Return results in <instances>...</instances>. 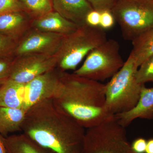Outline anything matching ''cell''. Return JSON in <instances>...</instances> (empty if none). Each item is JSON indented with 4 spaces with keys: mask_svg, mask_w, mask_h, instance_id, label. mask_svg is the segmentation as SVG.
Wrapping results in <instances>:
<instances>
[{
    "mask_svg": "<svg viewBox=\"0 0 153 153\" xmlns=\"http://www.w3.org/2000/svg\"><path fill=\"white\" fill-rule=\"evenodd\" d=\"M93 9L101 12L104 10L111 11L116 0H87Z\"/></svg>",
    "mask_w": 153,
    "mask_h": 153,
    "instance_id": "603a6c76",
    "label": "cell"
},
{
    "mask_svg": "<svg viewBox=\"0 0 153 153\" xmlns=\"http://www.w3.org/2000/svg\"><path fill=\"white\" fill-rule=\"evenodd\" d=\"M64 36L30 29L17 43L15 53L18 56L33 54L54 55L57 52Z\"/></svg>",
    "mask_w": 153,
    "mask_h": 153,
    "instance_id": "30bf717a",
    "label": "cell"
},
{
    "mask_svg": "<svg viewBox=\"0 0 153 153\" xmlns=\"http://www.w3.org/2000/svg\"><path fill=\"white\" fill-rule=\"evenodd\" d=\"M17 43L13 38L0 33V58L15 53Z\"/></svg>",
    "mask_w": 153,
    "mask_h": 153,
    "instance_id": "44dd1931",
    "label": "cell"
},
{
    "mask_svg": "<svg viewBox=\"0 0 153 153\" xmlns=\"http://www.w3.org/2000/svg\"><path fill=\"white\" fill-rule=\"evenodd\" d=\"M138 68L130 54L123 67L105 84V107L113 115L129 111L137 103L145 85L137 81Z\"/></svg>",
    "mask_w": 153,
    "mask_h": 153,
    "instance_id": "3957f363",
    "label": "cell"
},
{
    "mask_svg": "<svg viewBox=\"0 0 153 153\" xmlns=\"http://www.w3.org/2000/svg\"><path fill=\"white\" fill-rule=\"evenodd\" d=\"M115 116L125 127L137 118L153 119V87L148 88L143 85L136 105L128 111Z\"/></svg>",
    "mask_w": 153,
    "mask_h": 153,
    "instance_id": "7c38bea8",
    "label": "cell"
},
{
    "mask_svg": "<svg viewBox=\"0 0 153 153\" xmlns=\"http://www.w3.org/2000/svg\"><path fill=\"white\" fill-rule=\"evenodd\" d=\"M115 19L111 11L104 10L100 12L99 27L103 30H108L113 27Z\"/></svg>",
    "mask_w": 153,
    "mask_h": 153,
    "instance_id": "cb8c5ba5",
    "label": "cell"
},
{
    "mask_svg": "<svg viewBox=\"0 0 153 153\" xmlns=\"http://www.w3.org/2000/svg\"><path fill=\"white\" fill-rule=\"evenodd\" d=\"M27 111L23 108L0 106V134L6 137L11 133L22 131Z\"/></svg>",
    "mask_w": 153,
    "mask_h": 153,
    "instance_id": "e0dca14e",
    "label": "cell"
},
{
    "mask_svg": "<svg viewBox=\"0 0 153 153\" xmlns=\"http://www.w3.org/2000/svg\"><path fill=\"white\" fill-rule=\"evenodd\" d=\"M13 62L7 58H0V79L9 78Z\"/></svg>",
    "mask_w": 153,
    "mask_h": 153,
    "instance_id": "d4e9b609",
    "label": "cell"
},
{
    "mask_svg": "<svg viewBox=\"0 0 153 153\" xmlns=\"http://www.w3.org/2000/svg\"></svg>",
    "mask_w": 153,
    "mask_h": 153,
    "instance_id": "4dcf8cb0",
    "label": "cell"
},
{
    "mask_svg": "<svg viewBox=\"0 0 153 153\" xmlns=\"http://www.w3.org/2000/svg\"><path fill=\"white\" fill-rule=\"evenodd\" d=\"M115 116L86 129L83 153H136Z\"/></svg>",
    "mask_w": 153,
    "mask_h": 153,
    "instance_id": "5b68a950",
    "label": "cell"
},
{
    "mask_svg": "<svg viewBox=\"0 0 153 153\" xmlns=\"http://www.w3.org/2000/svg\"><path fill=\"white\" fill-rule=\"evenodd\" d=\"M85 130L53 99L31 106L22 126L23 133L56 153H83Z\"/></svg>",
    "mask_w": 153,
    "mask_h": 153,
    "instance_id": "6da1fadb",
    "label": "cell"
},
{
    "mask_svg": "<svg viewBox=\"0 0 153 153\" xmlns=\"http://www.w3.org/2000/svg\"><path fill=\"white\" fill-rule=\"evenodd\" d=\"M7 153H56L22 133L4 137Z\"/></svg>",
    "mask_w": 153,
    "mask_h": 153,
    "instance_id": "9a60e30c",
    "label": "cell"
},
{
    "mask_svg": "<svg viewBox=\"0 0 153 153\" xmlns=\"http://www.w3.org/2000/svg\"><path fill=\"white\" fill-rule=\"evenodd\" d=\"M7 79H0V86H1V85H2L3 83H4V82H5V81L6 80H7Z\"/></svg>",
    "mask_w": 153,
    "mask_h": 153,
    "instance_id": "f546056e",
    "label": "cell"
},
{
    "mask_svg": "<svg viewBox=\"0 0 153 153\" xmlns=\"http://www.w3.org/2000/svg\"><path fill=\"white\" fill-rule=\"evenodd\" d=\"M145 153H153V138L147 141Z\"/></svg>",
    "mask_w": 153,
    "mask_h": 153,
    "instance_id": "83f0119b",
    "label": "cell"
},
{
    "mask_svg": "<svg viewBox=\"0 0 153 153\" xmlns=\"http://www.w3.org/2000/svg\"><path fill=\"white\" fill-rule=\"evenodd\" d=\"M25 86V84L7 79L0 86V106L23 108Z\"/></svg>",
    "mask_w": 153,
    "mask_h": 153,
    "instance_id": "2e32d148",
    "label": "cell"
},
{
    "mask_svg": "<svg viewBox=\"0 0 153 153\" xmlns=\"http://www.w3.org/2000/svg\"><path fill=\"white\" fill-rule=\"evenodd\" d=\"M53 100L85 129L114 115L105 107V84L63 71Z\"/></svg>",
    "mask_w": 153,
    "mask_h": 153,
    "instance_id": "7a4b0ae2",
    "label": "cell"
},
{
    "mask_svg": "<svg viewBox=\"0 0 153 153\" xmlns=\"http://www.w3.org/2000/svg\"><path fill=\"white\" fill-rule=\"evenodd\" d=\"M52 8L78 27L86 25L85 18L94 9L87 0H52Z\"/></svg>",
    "mask_w": 153,
    "mask_h": 153,
    "instance_id": "8fae6325",
    "label": "cell"
},
{
    "mask_svg": "<svg viewBox=\"0 0 153 153\" xmlns=\"http://www.w3.org/2000/svg\"><path fill=\"white\" fill-rule=\"evenodd\" d=\"M24 9L20 0H0V16L8 13L22 12Z\"/></svg>",
    "mask_w": 153,
    "mask_h": 153,
    "instance_id": "7402d4cb",
    "label": "cell"
},
{
    "mask_svg": "<svg viewBox=\"0 0 153 153\" xmlns=\"http://www.w3.org/2000/svg\"><path fill=\"white\" fill-rule=\"evenodd\" d=\"M31 27L42 32L66 36L76 31L79 27L63 18L57 12L52 11L33 19Z\"/></svg>",
    "mask_w": 153,
    "mask_h": 153,
    "instance_id": "4fadbf2b",
    "label": "cell"
},
{
    "mask_svg": "<svg viewBox=\"0 0 153 153\" xmlns=\"http://www.w3.org/2000/svg\"><path fill=\"white\" fill-rule=\"evenodd\" d=\"M133 49L130 55L137 67L153 55V28L146 31L132 41Z\"/></svg>",
    "mask_w": 153,
    "mask_h": 153,
    "instance_id": "ac0fdd59",
    "label": "cell"
},
{
    "mask_svg": "<svg viewBox=\"0 0 153 153\" xmlns=\"http://www.w3.org/2000/svg\"><path fill=\"white\" fill-rule=\"evenodd\" d=\"M147 141L142 137L137 138L134 140L131 144L133 150L136 153H145Z\"/></svg>",
    "mask_w": 153,
    "mask_h": 153,
    "instance_id": "4316f807",
    "label": "cell"
},
{
    "mask_svg": "<svg viewBox=\"0 0 153 153\" xmlns=\"http://www.w3.org/2000/svg\"><path fill=\"white\" fill-rule=\"evenodd\" d=\"M57 66L56 54H33L18 56L13 60L9 79L26 84Z\"/></svg>",
    "mask_w": 153,
    "mask_h": 153,
    "instance_id": "ba28073f",
    "label": "cell"
},
{
    "mask_svg": "<svg viewBox=\"0 0 153 153\" xmlns=\"http://www.w3.org/2000/svg\"><path fill=\"white\" fill-rule=\"evenodd\" d=\"M24 7L36 16V18L52 11V0H20Z\"/></svg>",
    "mask_w": 153,
    "mask_h": 153,
    "instance_id": "d6986e66",
    "label": "cell"
},
{
    "mask_svg": "<svg viewBox=\"0 0 153 153\" xmlns=\"http://www.w3.org/2000/svg\"><path fill=\"white\" fill-rule=\"evenodd\" d=\"M31 23L21 12L1 15L0 33L17 40L30 30Z\"/></svg>",
    "mask_w": 153,
    "mask_h": 153,
    "instance_id": "5bb4252c",
    "label": "cell"
},
{
    "mask_svg": "<svg viewBox=\"0 0 153 153\" xmlns=\"http://www.w3.org/2000/svg\"><path fill=\"white\" fill-rule=\"evenodd\" d=\"M120 49L117 41L107 39L88 53L74 74L99 82L111 78L124 64Z\"/></svg>",
    "mask_w": 153,
    "mask_h": 153,
    "instance_id": "52a82bcc",
    "label": "cell"
},
{
    "mask_svg": "<svg viewBox=\"0 0 153 153\" xmlns=\"http://www.w3.org/2000/svg\"><path fill=\"white\" fill-rule=\"evenodd\" d=\"M137 81L141 84L153 82V55L144 61L137 70Z\"/></svg>",
    "mask_w": 153,
    "mask_h": 153,
    "instance_id": "ffe728a7",
    "label": "cell"
},
{
    "mask_svg": "<svg viewBox=\"0 0 153 153\" xmlns=\"http://www.w3.org/2000/svg\"><path fill=\"white\" fill-rule=\"evenodd\" d=\"M111 11L125 40L153 28V0H116Z\"/></svg>",
    "mask_w": 153,
    "mask_h": 153,
    "instance_id": "8992f818",
    "label": "cell"
},
{
    "mask_svg": "<svg viewBox=\"0 0 153 153\" xmlns=\"http://www.w3.org/2000/svg\"><path fill=\"white\" fill-rule=\"evenodd\" d=\"M63 72L57 67L26 83L23 108L27 111L40 102L54 98L60 88Z\"/></svg>",
    "mask_w": 153,
    "mask_h": 153,
    "instance_id": "9c48e42d",
    "label": "cell"
},
{
    "mask_svg": "<svg viewBox=\"0 0 153 153\" xmlns=\"http://www.w3.org/2000/svg\"><path fill=\"white\" fill-rule=\"evenodd\" d=\"M4 137L0 134V153H7L5 144Z\"/></svg>",
    "mask_w": 153,
    "mask_h": 153,
    "instance_id": "f1b7e54d",
    "label": "cell"
},
{
    "mask_svg": "<svg viewBox=\"0 0 153 153\" xmlns=\"http://www.w3.org/2000/svg\"><path fill=\"white\" fill-rule=\"evenodd\" d=\"M100 12L92 10L88 13L85 18V24L92 27H99Z\"/></svg>",
    "mask_w": 153,
    "mask_h": 153,
    "instance_id": "484cf974",
    "label": "cell"
},
{
    "mask_svg": "<svg viewBox=\"0 0 153 153\" xmlns=\"http://www.w3.org/2000/svg\"><path fill=\"white\" fill-rule=\"evenodd\" d=\"M107 40L104 30L87 25L63 37L56 52L57 67L63 71L75 70L88 53Z\"/></svg>",
    "mask_w": 153,
    "mask_h": 153,
    "instance_id": "277c9868",
    "label": "cell"
}]
</instances>
